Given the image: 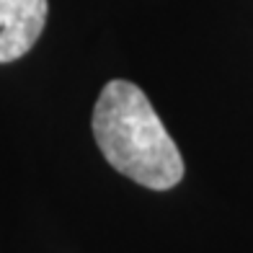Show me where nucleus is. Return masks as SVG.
I'll return each mask as SVG.
<instances>
[{
	"label": "nucleus",
	"mask_w": 253,
	"mask_h": 253,
	"mask_svg": "<svg viewBox=\"0 0 253 253\" xmlns=\"http://www.w3.org/2000/svg\"><path fill=\"white\" fill-rule=\"evenodd\" d=\"M93 137L103 158L140 186L166 191L183 178V158L134 83L111 80L93 109Z\"/></svg>",
	"instance_id": "nucleus-1"
},
{
	"label": "nucleus",
	"mask_w": 253,
	"mask_h": 253,
	"mask_svg": "<svg viewBox=\"0 0 253 253\" xmlns=\"http://www.w3.org/2000/svg\"><path fill=\"white\" fill-rule=\"evenodd\" d=\"M47 24V0H0V62L24 57Z\"/></svg>",
	"instance_id": "nucleus-2"
}]
</instances>
